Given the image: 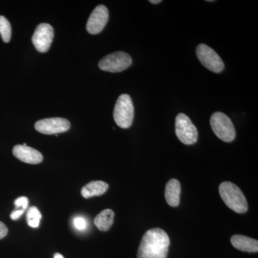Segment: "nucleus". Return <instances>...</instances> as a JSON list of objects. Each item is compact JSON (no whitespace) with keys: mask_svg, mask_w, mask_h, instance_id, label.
Returning a JSON list of instances; mask_svg holds the SVG:
<instances>
[{"mask_svg":"<svg viewBox=\"0 0 258 258\" xmlns=\"http://www.w3.org/2000/svg\"><path fill=\"white\" fill-rule=\"evenodd\" d=\"M170 240L165 231L153 228L144 234L137 253V258H166Z\"/></svg>","mask_w":258,"mask_h":258,"instance_id":"f257e3e1","label":"nucleus"},{"mask_svg":"<svg viewBox=\"0 0 258 258\" xmlns=\"http://www.w3.org/2000/svg\"><path fill=\"white\" fill-rule=\"evenodd\" d=\"M219 192L225 205L234 212L243 214L248 210L245 197L237 185L230 181H224L220 185Z\"/></svg>","mask_w":258,"mask_h":258,"instance_id":"f03ea898","label":"nucleus"},{"mask_svg":"<svg viewBox=\"0 0 258 258\" xmlns=\"http://www.w3.org/2000/svg\"><path fill=\"white\" fill-rule=\"evenodd\" d=\"M134 108L132 98L128 94L118 97L113 110V118L116 125L121 128H128L133 123Z\"/></svg>","mask_w":258,"mask_h":258,"instance_id":"7ed1b4c3","label":"nucleus"},{"mask_svg":"<svg viewBox=\"0 0 258 258\" xmlns=\"http://www.w3.org/2000/svg\"><path fill=\"white\" fill-rule=\"evenodd\" d=\"M212 131L223 142H232L235 139V126L230 118L222 112H215L210 118Z\"/></svg>","mask_w":258,"mask_h":258,"instance_id":"20e7f679","label":"nucleus"},{"mask_svg":"<svg viewBox=\"0 0 258 258\" xmlns=\"http://www.w3.org/2000/svg\"><path fill=\"white\" fill-rule=\"evenodd\" d=\"M132 64V58L125 52H113L105 56L98 63L99 69L110 73H119L128 69Z\"/></svg>","mask_w":258,"mask_h":258,"instance_id":"39448f33","label":"nucleus"},{"mask_svg":"<svg viewBox=\"0 0 258 258\" xmlns=\"http://www.w3.org/2000/svg\"><path fill=\"white\" fill-rule=\"evenodd\" d=\"M176 134L180 142L186 145H192L198 139V132L189 117L184 113H179L176 118Z\"/></svg>","mask_w":258,"mask_h":258,"instance_id":"423d86ee","label":"nucleus"},{"mask_svg":"<svg viewBox=\"0 0 258 258\" xmlns=\"http://www.w3.org/2000/svg\"><path fill=\"white\" fill-rule=\"evenodd\" d=\"M197 56L201 63L212 72L220 74L225 69L221 57L205 44H200L197 47Z\"/></svg>","mask_w":258,"mask_h":258,"instance_id":"0eeeda50","label":"nucleus"},{"mask_svg":"<svg viewBox=\"0 0 258 258\" xmlns=\"http://www.w3.org/2000/svg\"><path fill=\"white\" fill-rule=\"evenodd\" d=\"M53 37L54 30L50 25L40 24L32 35V43L38 52H46L50 49Z\"/></svg>","mask_w":258,"mask_h":258,"instance_id":"6e6552de","label":"nucleus"},{"mask_svg":"<svg viewBox=\"0 0 258 258\" xmlns=\"http://www.w3.org/2000/svg\"><path fill=\"white\" fill-rule=\"evenodd\" d=\"M35 128L37 132L47 135L64 133L71 128L69 120L63 118H49L38 120L35 123Z\"/></svg>","mask_w":258,"mask_h":258,"instance_id":"1a4fd4ad","label":"nucleus"},{"mask_svg":"<svg viewBox=\"0 0 258 258\" xmlns=\"http://www.w3.org/2000/svg\"><path fill=\"white\" fill-rule=\"evenodd\" d=\"M109 13L105 5L97 6L88 20L86 29L90 34L96 35L100 33L108 23Z\"/></svg>","mask_w":258,"mask_h":258,"instance_id":"9d476101","label":"nucleus"},{"mask_svg":"<svg viewBox=\"0 0 258 258\" xmlns=\"http://www.w3.org/2000/svg\"><path fill=\"white\" fill-rule=\"evenodd\" d=\"M13 155L19 160L30 164H37L43 160L41 153L28 146L16 145L13 148Z\"/></svg>","mask_w":258,"mask_h":258,"instance_id":"9b49d317","label":"nucleus"},{"mask_svg":"<svg viewBox=\"0 0 258 258\" xmlns=\"http://www.w3.org/2000/svg\"><path fill=\"white\" fill-rule=\"evenodd\" d=\"M231 243L236 249L247 252H258V241L246 236L235 235L230 239Z\"/></svg>","mask_w":258,"mask_h":258,"instance_id":"f8f14e48","label":"nucleus"},{"mask_svg":"<svg viewBox=\"0 0 258 258\" xmlns=\"http://www.w3.org/2000/svg\"><path fill=\"white\" fill-rule=\"evenodd\" d=\"M181 184L176 179H171L168 181L165 188V199L166 203L171 207H177L180 203Z\"/></svg>","mask_w":258,"mask_h":258,"instance_id":"ddd939ff","label":"nucleus"},{"mask_svg":"<svg viewBox=\"0 0 258 258\" xmlns=\"http://www.w3.org/2000/svg\"><path fill=\"white\" fill-rule=\"evenodd\" d=\"M108 189V184L103 181H92L85 185L81 189L83 198L89 199L93 197L101 196L106 193Z\"/></svg>","mask_w":258,"mask_h":258,"instance_id":"4468645a","label":"nucleus"},{"mask_svg":"<svg viewBox=\"0 0 258 258\" xmlns=\"http://www.w3.org/2000/svg\"><path fill=\"white\" fill-rule=\"evenodd\" d=\"M114 215V212L111 209L103 210L95 218V225L98 230L103 232L108 231L113 225Z\"/></svg>","mask_w":258,"mask_h":258,"instance_id":"2eb2a0df","label":"nucleus"},{"mask_svg":"<svg viewBox=\"0 0 258 258\" xmlns=\"http://www.w3.org/2000/svg\"><path fill=\"white\" fill-rule=\"evenodd\" d=\"M42 215L36 207H31L27 212V221L28 225L32 228H37L40 225Z\"/></svg>","mask_w":258,"mask_h":258,"instance_id":"dca6fc26","label":"nucleus"},{"mask_svg":"<svg viewBox=\"0 0 258 258\" xmlns=\"http://www.w3.org/2000/svg\"><path fill=\"white\" fill-rule=\"evenodd\" d=\"M0 35L5 42H9L11 39L12 28L10 22L4 16H0Z\"/></svg>","mask_w":258,"mask_h":258,"instance_id":"f3484780","label":"nucleus"},{"mask_svg":"<svg viewBox=\"0 0 258 258\" xmlns=\"http://www.w3.org/2000/svg\"><path fill=\"white\" fill-rule=\"evenodd\" d=\"M74 224L75 227L80 231L85 230L87 228V221L83 217H75Z\"/></svg>","mask_w":258,"mask_h":258,"instance_id":"a211bd4d","label":"nucleus"},{"mask_svg":"<svg viewBox=\"0 0 258 258\" xmlns=\"http://www.w3.org/2000/svg\"><path fill=\"white\" fill-rule=\"evenodd\" d=\"M29 205L28 198L26 197H20V198H17L15 201V209H19V210H26L28 208Z\"/></svg>","mask_w":258,"mask_h":258,"instance_id":"6ab92c4d","label":"nucleus"},{"mask_svg":"<svg viewBox=\"0 0 258 258\" xmlns=\"http://www.w3.org/2000/svg\"><path fill=\"white\" fill-rule=\"evenodd\" d=\"M24 212H25V210L15 209L14 211L12 212L11 215H10V218L13 220H18L23 215Z\"/></svg>","mask_w":258,"mask_h":258,"instance_id":"aec40b11","label":"nucleus"},{"mask_svg":"<svg viewBox=\"0 0 258 258\" xmlns=\"http://www.w3.org/2000/svg\"><path fill=\"white\" fill-rule=\"evenodd\" d=\"M8 233V229L7 226L3 223V222L0 221V240L6 237Z\"/></svg>","mask_w":258,"mask_h":258,"instance_id":"412c9836","label":"nucleus"},{"mask_svg":"<svg viewBox=\"0 0 258 258\" xmlns=\"http://www.w3.org/2000/svg\"><path fill=\"white\" fill-rule=\"evenodd\" d=\"M149 2H150L152 4L154 5L159 4V3H161V0H150Z\"/></svg>","mask_w":258,"mask_h":258,"instance_id":"4be33fe9","label":"nucleus"},{"mask_svg":"<svg viewBox=\"0 0 258 258\" xmlns=\"http://www.w3.org/2000/svg\"><path fill=\"white\" fill-rule=\"evenodd\" d=\"M54 258H64V257L60 253H55L54 254Z\"/></svg>","mask_w":258,"mask_h":258,"instance_id":"5701e85b","label":"nucleus"}]
</instances>
